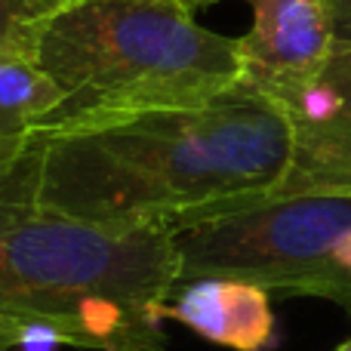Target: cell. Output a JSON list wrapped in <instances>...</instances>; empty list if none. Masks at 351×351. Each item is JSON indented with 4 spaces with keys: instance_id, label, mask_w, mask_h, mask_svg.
Masks as SVG:
<instances>
[{
    "instance_id": "10",
    "label": "cell",
    "mask_w": 351,
    "mask_h": 351,
    "mask_svg": "<svg viewBox=\"0 0 351 351\" xmlns=\"http://www.w3.org/2000/svg\"><path fill=\"white\" fill-rule=\"evenodd\" d=\"M49 10V0H0V59L31 56L34 28Z\"/></svg>"
},
{
    "instance_id": "7",
    "label": "cell",
    "mask_w": 351,
    "mask_h": 351,
    "mask_svg": "<svg viewBox=\"0 0 351 351\" xmlns=\"http://www.w3.org/2000/svg\"><path fill=\"white\" fill-rule=\"evenodd\" d=\"M164 321L234 351H265L274 342V311L268 290L241 280H194L173 293Z\"/></svg>"
},
{
    "instance_id": "13",
    "label": "cell",
    "mask_w": 351,
    "mask_h": 351,
    "mask_svg": "<svg viewBox=\"0 0 351 351\" xmlns=\"http://www.w3.org/2000/svg\"><path fill=\"white\" fill-rule=\"evenodd\" d=\"M336 351H351V339H348V342H342V346L336 348Z\"/></svg>"
},
{
    "instance_id": "5",
    "label": "cell",
    "mask_w": 351,
    "mask_h": 351,
    "mask_svg": "<svg viewBox=\"0 0 351 351\" xmlns=\"http://www.w3.org/2000/svg\"><path fill=\"white\" fill-rule=\"evenodd\" d=\"M278 108L290 123L293 160L274 194L351 200V47L333 49L324 71Z\"/></svg>"
},
{
    "instance_id": "9",
    "label": "cell",
    "mask_w": 351,
    "mask_h": 351,
    "mask_svg": "<svg viewBox=\"0 0 351 351\" xmlns=\"http://www.w3.org/2000/svg\"><path fill=\"white\" fill-rule=\"evenodd\" d=\"M302 296H317L351 315V228L333 243L324 265L302 287Z\"/></svg>"
},
{
    "instance_id": "11",
    "label": "cell",
    "mask_w": 351,
    "mask_h": 351,
    "mask_svg": "<svg viewBox=\"0 0 351 351\" xmlns=\"http://www.w3.org/2000/svg\"><path fill=\"white\" fill-rule=\"evenodd\" d=\"M333 6V37L336 49L351 47V0H330Z\"/></svg>"
},
{
    "instance_id": "2",
    "label": "cell",
    "mask_w": 351,
    "mask_h": 351,
    "mask_svg": "<svg viewBox=\"0 0 351 351\" xmlns=\"http://www.w3.org/2000/svg\"><path fill=\"white\" fill-rule=\"evenodd\" d=\"M179 290L167 228H114L34 204L0 176V330L22 346L164 351Z\"/></svg>"
},
{
    "instance_id": "14",
    "label": "cell",
    "mask_w": 351,
    "mask_h": 351,
    "mask_svg": "<svg viewBox=\"0 0 351 351\" xmlns=\"http://www.w3.org/2000/svg\"><path fill=\"white\" fill-rule=\"evenodd\" d=\"M49 3H53V0H49ZM53 6H56V3H53Z\"/></svg>"
},
{
    "instance_id": "6",
    "label": "cell",
    "mask_w": 351,
    "mask_h": 351,
    "mask_svg": "<svg viewBox=\"0 0 351 351\" xmlns=\"http://www.w3.org/2000/svg\"><path fill=\"white\" fill-rule=\"evenodd\" d=\"M336 49L330 0H253L241 37L243 86L280 105L324 71Z\"/></svg>"
},
{
    "instance_id": "12",
    "label": "cell",
    "mask_w": 351,
    "mask_h": 351,
    "mask_svg": "<svg viewBox=\"0 0 351 351\" xmlns=\"http://www.w3.org/2000/svg\"><path fill=\"white\" fill-rule=\"evenodd\" d=\"M53 3H56V6H59V3H62V0H53ZM191 3H194V6H197V10H200V6H206V3H219V0H191Z\"/></svg>"
},
{
    "instance_id": "1",
    "label": "cell",
    "mask_w": 351,
    "mask_h": 351,
    "mask_svg": "<svg viewBox=\"0 0 351 351\" xmlns=\"http://www.w3.org/2000/svg\"><path fill=\"white\" fill-rule=\"evenodd\" d=\"M287 114L250 86L197 108L43 123L12 179L34 204L114 228H170L253 204L290 173Z\"/></svg>"
},
{
    "instance_id": "3",
    "label": "cell",
    "mask_w": 351,
    "mask_h": 351,
    "mask_svg": "<svg viewBox=\"0 0 351 351\" xmlns=\"http://www.w3.org/2000/svg\"><path fill=\"white\" fill-rule=\"evenodd\" d=\"M31 59L62 93L47 123L197 108L243 86L241 37L197 22L191 0H62L37 22Z\"/></svg>"
},
{
    "instance_id": "8",
    "label": "cell",
    "mask_w": 351,
    "mask_h": 351,
    "mask_svg": "<svg viewBox=\"0 0 351 351\" xmlns=\"http://www.w3.org/2000/svg\"><path fill=\"white\" fill-rule=\"evenodd\" d=\"M62 108V93L31 56L0 59V176L28 152V139Z\"/></svg>"
},
{
    "instance_id": "4",
    "label": "cell",
    "mask_w": 351,
    "mask_h": 351,
    "mask_svg": "<svg viewBox=\"0 0 351 351\" xmlns=\"http://www.w3.org/2000/svg\"><path fill=\"white\" fill-rule=\"evenodd\" d=\"M351 228L346 197H278L206 213L170 225L179 287L194 280H241L302 296L333 243Z\"/></svg>"
}]
</instances>
